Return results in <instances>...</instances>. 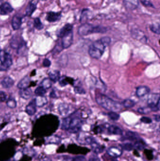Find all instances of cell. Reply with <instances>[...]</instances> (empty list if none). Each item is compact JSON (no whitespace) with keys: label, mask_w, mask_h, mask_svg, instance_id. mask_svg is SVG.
Returning a JSON list of instances; mask_svg holds the SVG:
<instances>
[{"label":"cell","mask_w":160,"mask_h":161,"mask_svg":"<svg viewBox=\"0 0 160 161\" xmlns=\"http://www.w3.org/2000/svg\"><path fill=\"white\" fill-rule=\"evenodd\" d=\"M110 43L111 39L109 37H104L95 41L89 47V54L93 58H101L104 53L105 48L109 45Z\"/></svg>","instance_id":"cell-1"},{"label":"cell","mask_w":160,"mask_h":161,"mask_svg":"<svg viewBox=\"0 0 160 161\" xmlns=\"http://www.w3.org/2000/svg\"><path fill=\"white\" fill-rule=\"evenodd\" d=\"M96 101L102 107L110 111H120L122 108V105L119 102L115 101L103 94H97L96 96Z\"/></svg>","instance_id":"cell-2"},{"label":"cell","mask_w":160,"mask_h":161,"mask_svg":"<svg viewBox=\"0 0 160 161\" xmlns=\"http://www.w3.org/2000/svg\"><path fill=\"white\" fill-rule=\"evenodd\" d=\"M107 31V28L101 26H94L89 23H84L79 26L78 33L80 36H88L94 33H104Z\"/></svg>","instance_id":"cell-3"},{"label":"cell","mask_w":160,"mask_h":161,"mask_svg":"<svg viewBox=\"0 0 160 161\" xmlns=\"http://www.w3.org/2000/svg\"><path fill=\"white\" fill-rule=\"evenodd\" d=\"M12 64V58L11 54L2 51L0 53V71H6Z\"/></svg>","instance_id":"cell-4"},{"label":"cell","mask_w":160,"mask_h":161,"mask_svg":"<svg viewBox=\"0 0 160 161\" xmlns=\"http://www.w3.org/2000/svg\"><path fill=\"white\" fill-rule=\"evenodd\" d=\"M10 45L13 49L18 50V53L20 54L21 50L26 47V44L22 37L15 34L11 39Z\"/></svg>","instance_id":"cell-5"},{"label":"cell","mask_w":160,"mask_h":161,"mask_svg":"<svg viewBox=\"0 0 160 161\" xmlns=\"http://www.w3.org/2000/svg\"><path fill=\"white\" fill-rule=\"evenodd\" d=\"M148 104L151 111H159L160 109V94L153 93L150 95L148 100Z\"/></svg>","instance_id":"cell-6"},{"label":"cell","mask_w":160,"mask_h":161,"mask_svg":"<svg viewBox=\"0 0 160 161\" xmlns=\"http://www.w3.org/2000/svg\"><path fill=\"white\" fill-rule=\"evenodd\" d=\"M81 125L82 121L80 118L78 117L72 118L71 117L69 129L68 131L72 133H77L81 129Z\"/></svg>","instance_id":"cell-7"},{"label":"cell","mask_w":160,"mask_h":161,"mask_svg":"<svg viewBox=\"0 0 160 161\" xmlns=\"http://www.w3.org/2000/svg\"><path fill=\"white\" fill-rule=\"evenodd\" d=\"M62 46L63 49H67L72 44L73 41V31L62 38Z\"/></svg>","instance_id":"cell-8"},{"label":"cell","mask_w":160,"mask_h":161,"mask_svg":"<svg viewBox=\"0 0 160 161\" xmlns=\"http://www.w3.org/2000/svg\"><path fill=\"white\" fill-rule=\"evenodd\" d=\"M123 5L126 9L130 11H134L139 6L138 0H123Z\"/></svg>","instance_id":"cell-9"},{"label":"cell","mask_w":160,"mask_h":161,"mask_svg":"<svg viewBox=\"0 0 160 161\" xmlns=\"http://www.w3.org/2000/svg\"><path fill=\"white\" fill-rule=\"evenodd\" d=\"M61 12H49L47 13L46 20L49 22H55L60 19Z\"/></svg>","instance_id":"cell-10"},{"label":"cell","mask_w":160,"mask_h":161,"mask_svg":"<svg viewBox=\"0 0 160 161\" xmlns=\"http://www.w3.org/2000/svg\"><path fill=\"white\" fill-rule=\"evenodd\" d=\"M73 25L71 24H67L65 25L57 33V37L59 38H62L66 34L73 31Z\"/></svg>","instance_id":"cell-11"},{"label":"cell","mask_w":160,"mask_h":161,"mask_svg":"<svg viewBox=\"0 0 160 161\" xmlns=\"http://www.w3.org/2000/svg\"><path fill=\"white\" fill-rule=\"evenodd\" d=\"M14 9L8 2L2 3L0 5V14L2 15H8L12 12Z\"/></svg>","instance_id":"cell-12"},{"label":"cell","mask_w":160,"mask_h":161,"mask_svg":"<svg viewBox=\"0 0 160 161\" xmlns=\"http://www.w3.org/2000/svg\"><path fill=\"white\" fill-rule=\"evenodd\" d=\"M107 153L110 157L116 158L120 156L123 152L122 149H121L118 147H111L107 151Z\"/></svg>","instance_id":"cell-13"},{"label":"cell","mask_w":160,"mask_h":161,"mask_svg":"<svg viewBox=\"0 0 160 161\" xmlns=\"http://www.w3.org/2000/svg\"><path fill=\"white\" fill-rule=\"evenodd\" d=\"M22 17L19 15H15L12 20V27L14 30H18L22 24Z\"/></svg>","instance_id":"cell-14"},{"label":"cell","mask_w":160,"mask_h":161,"mask_svg":"<svg viewBox=\"0 0 160 161\" xmlns=\"http://www.w3.org/2000/svg\"><path fill=\"white\" fill-rule=\"evenodd\" d=\"M36 105L35 100L33 99L26 106L25 111L29 115L32 116L36 112Z\"/></svg>","instance_id":"cell-15"},{"label":"cell","mask_w":160,"mask_h":161,"mask_svg":"<svg viewBox=\"0 0 160 161\" xmlns=\"http://www.w3.org/2000/svg\"><path fill=\"white\" fill-rule=\"evenodd\" d=\"M132 36L133 37V38L138 40L143 43H145L147 41V38L142 31L140 30L134 29L132 31Z\"/></svg>","instance_id":"cell-16"},{"label":"cell","mask_w":160,"mask_h":161,"mask_svg":"<svg viewBox=\"0 0 160 161\" xmlns=\"http://www.w3.org/2000/svg\"><path fill=\"white\" fill-rule=\"evenodd\" d=\"M37 8V3L34 1L29 2L25 9V15L31 17Z\"/></svg>","instance_id":"cell-17"},{"label":"cell","mask_w":160,"mask_h":161,"mask_svg":"<svg viewBox=\"0 0 160 161\" xmlns=\"http://www.w3.org/2000/svg\"><path fill=\"white\" fill-rule=\"evenodd\" d=\"M31 79L28 76H25L23 79L20 80V81L18 83L17 87L19 89H24L28 87L30 83Z\"/></svg>","instance_id":"cell-18"},{"label":"cell","mask_w":160,"mask_h":161,"mask_svg":"<svg viewBox=\"0 0 160 161\" xmlns=\"http://www.w3.org/2000/svg\"><path fill=\"white\" fill-rule=\"evenodd\" d=\"M150 92V89L149 88L145 86H140L137 89L136 93L138 97H142L148 94Z\"/></svg>","instance_id":"cell-19"},{"label":"cell","mask_w":160,"mask_h":161,"mask_svg":"<svg viewBox=\"0 0 160 161\" xmlns=\"http://www.w3.org/2000/svg\"><path fill=\"white\" fill-rule=\"evenodd\" d=\"M32 90L29 88L20 89V91L19 92V94L20 97L25 100H28L30 99L32 95Z\"/></svg>","instance_id":"cell-20"},{"label":"cell","mask_w":160,"mask_h":161,"mask_svg":"<svg viewBox=\"0 0 160 161\" xmlns=\"http://www.w3.org/2000/svg\"><path fill=\"white\" fill-rule=\"evenodd\" d=\"M14 84V80L8 76L5 77L1 82L2 87L5 89L11 88L13 86Z\"/></svg>","instance_id":"cell-21"},{"label":"cell","mask_w":160,"mask_h":161,"mask_svg":"<svg viewBox=\"0 0 160 161\" xmlns=\"http://www.w3.org/2000/svg\"><path fill=\"white\" fill-rule=\"evenodd\" d=\"M108 133L111 134L116 135H122L123 134V131L117 126L110 125L108 128Z\"/></svg>","instance_id":"cell-22"},{"label":"cell","mask_w":160,"mask_h":161,"mask_svg":"<svg viewBox=\"0 0 160 161\" xmlns=\"http://www.w3.org/2000/svg\"><path fill=\"white\" fill-rule=\"evenodd\" d=\"M70 107L69 105L65 103H62L58 107V111L61 115H66L70 111Z\"/></svg>","instance_id":"cell-23"},{"label":"cell","mask_w":160,"mask_h":161,"mask_svg":"<svg viewBox=\"0 0 160 161\" xmlns=\"http://www.w3.org/2000/svg\"><path fill=\"white\" fill-rule=\"evenodd\" d=\"M35 100L36 105L38 107H42L48 103L47 98L44 96H37Z\"/></svg>","instance_id":"cell-24"},{"label":"cell","mask_w":160,"mask_h":161,"mask_svg":"<svg viewBox=\"0 0 160 161\" xmlns=\"http://www.w3.org/2000/svg\"><path fill=\"white\" fill-rule=\"evenodd\" d=\"M49 78L53 82H55L58 81L60 78V73L59 71L54 70L51 71L48 74Z\"/></svg>","instance_id":"cell-25"},{"label":"cell","mask_w":160,"mask_h":161,"mask_svg":"<svg viewBox=\"0 0 160 161\" xmlns=\"http://www.w3.org/2000/svg\"><path fill=\"white\" fill-rule=\"evenodd\" d=\"M126 139H129L131 141H136L139 139L138 134L133 131H127L126 133Z\"/></svg>","instance_id":"cell-26"},{"label":"cell","mask_w":160,"mask_h":161,"mask_svg":"<svg viewBox=\"0 0 160 161\" xmlns=\"http://www.w3.org/2000/svg\"><path fill=\"white\" fill-rule=\"evenodd\" d=\"M91 145L93 151L95 154H100L103 152L104 150L103 147H101L100 145L97 143L96 142L91 144Z\"/></svg>","instance_id":"cell-27"},{"label":"cell","mask_w":160,"mask_h":161,"mask_svg":"<svg viewBox=\"0 0 160 161\" xmlns=\"http://www.w3.org/2000/svg\"><path fill=\"white\" fill-rule=\"evenodd\" d=\"M34 27L38 30H41L44 28V25L39 18H36L34 19L33 22Z\"/></svg>","instance_id":"cell-28"},{"label":"cell","mask_w":160,"mask_h":161,"mask_svg":"<svg viewBox=\"0 0 160 161\" xmlns=\"http://www.w3.org/2000/svg\"><path fill=\"white\" fill-rule=\"evenodd\" d=\"M71 119V117H67L63 119L62 124V129L68 131V130L69 129Z\"/></svg>","instance_id":"cell-29"},{"label":"cell","mask_w":160,"mask_h":161,"mask_svg":"<svg viewBox=\"0 0 160 161\" xmlns=\"http://www.w3.org/2000/svg\"><path fill=\"white\" fill-rule=\"evenodd\" d=\"M133 145L134 147H135L138 150H142L144 149L145 144L142 139H139L135 141V143Z\"/></svg>","instance_id":"cell-30"},{"label":"cell","mask_w":160,"mask_h":161,"mask_svg":"<svg viewBox=\"0 0 160 161\" xmlns=\"http://www.w3.org/2000/svg\"><path fill=\"white\" fill-rule=\"evenodd\" d=\"M52 82L49 78H45L42 82V86L45 89L50 88L52 86Z\"/></svg>","instance_id":"cell-31"},{"label":"cell","mask_w":160,"mask_h":161,"mask_svg":"<svg viewBox=\"0 0 160 161\" xmlns=\"http://www.w3.org/2000/svg\"><path fill=\"white\" fill-rule=\"evenodd\" d=\"M46 92V89L41 86L36 89L35 93L37 96H44Z\"/></svg>","instance_id":"cell-32"},{"label":"cell","mask_w":160,"mask_h":161,"mask_svg":"<svg viewBox=\"0 0 160 161\" xmlns=\"http://www.w3.org/2000/svg\"><path fill=\"white\" fill-rule=\"evenodd\" d=\"M160 26L159 23H155L153 24L150 26V30L151 31L153 32L154 33H156L157 34H160Z\"/></svg>","instance_id":"cell-33"},{"label":"cell","mask_w":160,"mask_h":161,"mask_svg":"<svg viewBox=\"0 0 160 161\" xmlns=\"http://www.w3.org/2000/svg\"><path fill=\"white\" fill-rule=\"evenodd\" d=\"M6 105L8 107L13 109L17 107V102L13 98H9L7 101Z\"/></svg>","instance_id":"cell-34"},{"label":"cell","mask_w":160,"mask_h":161,"mask_svg":"<svg viewBox=\"0 0 160 161\" xmlns=\"http://www.w3.org/2000/svg\"><path fill=\"white\" fill-rule=\"evenodd\" d=\"M135 103L132 100L130 99L125 100L123 102V105L127 108H132L135 106Z\"/></svg>","instance_id":"cell-35"},{"label":"cell","mask_w":160,"mask_h":161,"mask_svg":"<svg viewBox=\"0 0 160 161\" xmlns=\"http://www.w3.org/2000/svg\"><path fill=\"white\" fill-rule=\"evenodd\" d=\"M108 116L113 121H118L120 118V115L115 112L110 111L108 113Z\"/></svg>","instance_id":"cell-36"},{"label":"cell","mask_w":160,"mask_h":161,"mask_svg":"<svg viewBox=\"0 0 160 161\" xmlns=\"http://www.w3.org/2000/svg\"><path fill=\"white\" fill-rule=\"evenodd\" d=\"M121 146L123 149L125 150L128 151L132 150L134 148V145L131 143H126L124 144Z\"/></svg>","instance_id":"cell-37"},{"label":"cell","mask_w":160,"mask_h":161,"mask_svg":"<svg viewBox=\"0 0 160 161\" xmlns=\"http://www.w3.org/2000/svg\"><path fill=\"white\" fill-rule=\"evenodd\" d=\"M151 110L149 107H140L138 109V112L142 114H147L151 112Z\"/></svg>","instance_id":"cell-38"},{"label":"cell","mask_w":160,"mask_h":161,"mask_svg":"<svg viewBox=\"0 0 160 161\" xmlns=\"http://www.w3.org/2000/svg\"><path fill=\"white\" fill-rule=\"evenodd\" d=\"M70 78H66V77H62L60 78L59 83L62 86H65V85H67L68 83H70Z\"/></svg>","instance_id":"cell-39"},{"label":"cell","mask_w":160,"mask_h":161,"mask_svg":"<svg viewBox=\"0 0 160 161\" xmlns=\"http://www.w3.org/2000/svg\"><path fill=\"white\" fill-rule=\"evenodd\" d=\"M74 90H75V93L78 94H83L85 93V90L81 87H75V88H74Z\"/></svg>","instance_id":"cell-40"},{"label":"cell","mask_w":160,"mask_h":161,"mask_svg":"<svg viewBox=\"0 0 160 161\" xmlns=\"http://www.w3.org/2000/svg\"><path fill=\"white\" fill-rule=\"evenodd\" d=\"M7 97V96L5 93L2 91H0V102H3L5 101Z\"/></svg>","instance_id":"cell-41"},{"label":"cell","mask_w":160,"mask_h":161,"mask_svg":"<svg viewBox=\"0 0 160 161\" xmlns=\"http://www.w3.org/2000/svg\"><path fill=\"white\" fill-rule=\"evenodd\" d=\"M140 121L142 123L147 124H151L152 122V119L148 117H142V118L140 119Z\"/></svg>","instance_id":"cell-42"},{"label":"cell","mask_w":160,"mask_h":161,"mask_svg":"<svg viewBox=\"0 0 160 161\" xmlns=\"http://www.w3.org/2000/svg\"><path fill=\"white\" fill-rule=\"evenodd\" d=\"M85 156H77L73 158L72 161H85Z\"/></svg>","instance_id":"cell-43"},{"label":"cell","mask_w":160,"mask_h":161,"mask_svg":"<svg viewBox=\"0 0 160 161\" xmlns=\"http://www.w3.org/2000/svg\"><path fill=\"white\" fill-rule=\"evenodd\" d=\"M141 2L145 6L151 7L154 8L153 4L151 2H150L149 1H147V0H141Z\"/></svg>","instance_id":"cell-44"},{"label":"cell","mask_w":160,"mask_h":161,"mask_svg":"<svg viewBox=\"0 0 160 161\" xmlns=\"http://www.w3.org/2000/svg\"><path fill=\"white\" fill-rule=\"evenodd\" d=\"M85 142L89 144H92L94 143L95 142V140L94 138L92 137H88L86 138L85 139Z\"/></svg>","instance_id":"cell-45"},{"label":"cell","mask_w":160,"mask_h":161,"mask_svg":"<svg viewBox=\"0 0 160 161\" xmlns=\"http://www.w3.org/2000/svg\"><path fill=\"white\" fill-rule=\"evenodd\" d=\"M51 61L48 58H45L43 61V65L44 67L48 68V67H49L51 66Z\"/></svg>","instance_id":"cell-46"},{"label":"cell","mask_w":160,"mask_h":161,"mask_svg":"<svg viewBox=\"0 0 160 161\" xmlns=\"http://www.w3.org/2000/svg\"><path fill=\"white\" fill-rule=\"evenodd\" d=\"M88 161H100V160L98 157H93L90 158Z\"/></svg>","instance_id":"cell-47"},{"label":"cell","mask_w":160,"mask_h":161,"mask_svg":"<svg viewBox=\"0 0 160 161\" xmlns=\"http://www.w3.org/2000/svg\"><path fill=\"white\" fill-rule=\"evenodd\" d=\"M160 115L158 114H156L155 115V120L157 122H159L160 121Z\"/></svg>","instance_id":"cell-48"},{"label":"cell","mask_w":160,"mask_h":161,"mask_svg":"<svg viewBox=\"0 0 160 161\" xmlns=\"http://www.w3.org/2000/svg\"><path fill=\"white\" fill-rule=\"evenodd\" d=\"M1 4H2V1H1V0H0V5H1Z\"/></svg>","instance_id":"cell-49"},{"label":"cell","mask_w":160,"mask_h":161,"mask_svg":"<svg viewBox=\"0 0 160 161\" xmlns=\"http://www.w3.org/2000/svg\"><path fill=\"white\" fill-rule=\"evenodd\" d=\"M2 50L1 49V48H0V53H1V52Z\"/></svg>","instance_id":"cell-50"},{"label":"cell","mask_w":160,"mask_h":161,"mask_svg":"<svg viewBox=\"0 0 160 161\" xmlns=\"http://www.w3.org/2000/svg\"><path fill=\"white\" fill-rule=\"evenodd\" d=\"M42 1H46V0H42Z\"/></svg>","instance_id":"cell-51"}]
</instances>
